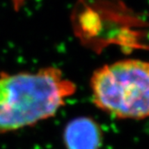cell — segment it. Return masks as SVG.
<instances>
[{
	"instance_id": "cell-1",
	"label": "cell",
	"mask_w": 149,
	"mask_h": 149,
	"mask_svg": "<svg viewBox=\"0 0 149 149\" xmlns=\"http://www.w3.org/2000/svg\"><path fill=\"white\" fill-rule=\"evenodd\" d=\"M77 86L55 67L36 72L0 73V134L55 116Z\"/></svg>"
},
{
	"instance_id": "cell-2",
	"label": "cell",
	"mask_w": 149,
	"mask_h": 149,
	"mask_svg": "<svg viewBox=\"0 0 149 149\" xmlns=\"http://www.w3.org/2000/svg\"><path fill=\"white\" fill-rule=\"evenodd\" d=\"M101 111L123 120L149 118V62L125 59L97 68L90 80Z\"/></svg>"
},
{
	"instance_id": "cell-3",
	"label": "cell",
	"mask_w": 149,
	"mask_h": 149,
	"mask_svg": "<svg viewBox=\"0 0 149 149\" xmlns=\"http://www.w3.org/2000/svg\"><path fill=\"white\" fill-rule=\"evenodd\" d=\"M66 149H100L102 132L97 122L87 117L70 120L63 132Z\"/></svg>"
}]
</instances>
